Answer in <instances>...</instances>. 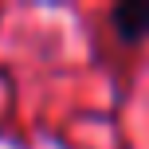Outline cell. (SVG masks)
Listing matches in <instances>:
<instances>
[{
	"label": "cell",
	"instance_id": "1",
	"mask_svg": "<svg viewBox=\"0 0 149 149\" xmlns=\"http://www.w3.org/2000/svg\"><path fill=\"white\" fill-rule=\"evenodd\" d=\"M110 24H114V31H118V39H126V43H141V39H149V0L118 4L110 12Z\"/></svg>",
	"mask_w": 149,
	"mask_h": 149
}]
</instances>
